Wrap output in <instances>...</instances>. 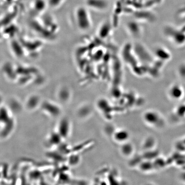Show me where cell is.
I'll return each mask as SVG.
<instances>
[{"instance_id": "cell-6", "label": "cell", "mask_w": 185, "mask_h": 185, "mask_svg": "<svg viewBox=\"0 0 185 185\" xmlns=\"http://www.w3.org/2000/svg\"><path fill=\"white\" fill-rule=\"evenodd\" d=\"M114 138L115 140L118 142H124L127 140L128 134L125 130H119L115 133Z\"/></svg>"}, {"instance_id": "cell-5", "label": "cell", "mask_w": 185, "mask_h": 185, "mask_svg": "<svg viewBox=\"0 0 185 185\" xmlns=\"http://www.w3.org/2000/svg\"><path fill=\"white\" fill-rule=\"evenodd\" d=\"M40 98L35 95L31 96L28 98L26 103V107L28 110H34L40 104Z\"/></svg>"}, {"instance_id": "cell-2", "label": "cell", "mask_w": 185, "mask_h": 185, "mask_svg": "<svg viewBox=\"0 0 185 185\" xmlns=\"http://www.w3.org/2000/svg\"><path fill=\"white\" fill-rule=\"evenodd\" d=\"M13 120L10 110L7 108L1 107L0 108V123L1 125L4 126Z\"/></svg>"}, {"instance_id": "cell-4", "label": "cell", "mask_w": 185, "mask_h": 185, "mask_svg": "<svg viewBox=\"0 0 185 185\" xmlns=\"http://www.w3.org/2000/svg\"><path fill=\"white\" fill-rule=\"evenodd\" d=\"M67 120H63L58 125V133L62 138H65L68 135L69 133L70 125Z\"/></svg>"}, {"instance_id": "cell-3", "label": "cell", "mask_w": 185, "mask_h": 185, "mask_svg": "<svg viewBox=\"0 0 185 185\" xmlns=\"http://www.w3.org/2000/svg\"><path fill=\"white\" fill-rule=\"evenodd\" d=\"M144 118L145 121L148 124L150 125L154 126L156 125V123L157 122L159 121L160 116L158 114H157L156 112H154L153 111H148L144 115Z\"/></svg>"}, {"instance_id": "cell-1", "label": "cell", "mask_w": 185, "mask_h": 185, "mask_svg": "<svg viewBox=\"0 0 185 185\" xmlns=\"http://www.w3.org/2000/svg\"><path fill=\"white\" fill-rule=\"evenodd\" d=\"M42 110L51 117H57L61 111L58 105L50 101L44 102L42 105Z\"/></svg>"}]
</instances>
